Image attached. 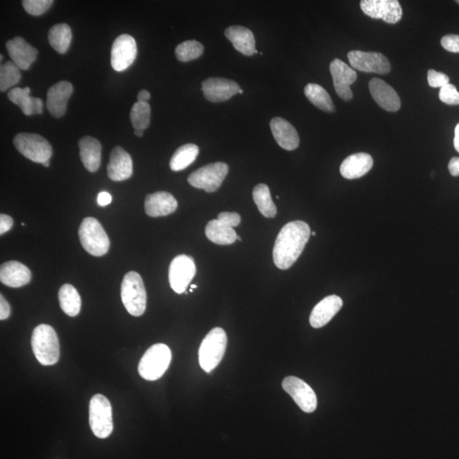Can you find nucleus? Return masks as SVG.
Here are the masks:
<instances>
[{"label":"nucleus","mask_w":459,"mask_h":459,"mask_svg":"<svg viewBox=\"0 0 459 459\" xmlns=\"http://www.w3.org/2000/svg\"><path fill=\"white\" fill-rule=\"evenodd\" d=\"M311 236L304 221L289 222L280 229L273 249V261L280 269H289L300 258Z\"/></svg>","instance_id":"nucleus-1"},{"label":"nucleus","mask_w":459,"mask_h":459,"mask_svg":"<svg viewBox=\"0 0 459 459\" xmlns=\"http://www.w3.org/2000/svg\"><path fill=\"white\" fill-rule=\"evenodd\" d=\"M32 349L43 366H52L60 358V344L56 331L47 324L35 327L32 335Z\"/></svg>","instance_id":"nucleus-2"},{"label":"nucleus","mask_w":459,"mask_h":459,"mask_svg":"<svg viewBox=\"0 0 459 459\" xmlns=\"http://www.w3.org/2000/svg\"><path fill=\"white\" fill-rule=\"evenodd\" d=\"M227 346V336L224 329L216 327L203 338L199 348V364L206 373L216 369L223 359Z\"/></svg>","instance_id":"nucleus-3"},{"label":"nucleus","mask_w":459,"mask_h":459,"mask_svg":"<svg viewBox=\"0 0 459 459\" xmlns=\"http://www.w3.org/2000/svg\"><path fill=\"white\" fill-rule=\"evenodd\" d=\"M172 358L169 346L156 344L145 351L140 360L138 371L141 378L148 381L159 380L169 369Z\"/></svg>","instance_id":"nucleus-4"},{"label":"nucleus","mask_w":459,"mask_h":459,"mask_svg":"<svg viewBox=\"0 0 459 459\" xmlns=\"http://www.w3.org/2000/svg\"><path fill=\"white\" fill-rule=\"evenodd\" d=\"M121 298L127 312L134 316H141L147 309V291L143 280L136 272H130L123 278Z\"/></svg>","instance_id":"nucleus-5"},{"label":"nucleus","mask_w":459,"mask_h":459,"mask_svg":"<svg viewBox=\"0 0 459 459\" xmlns=\"http://www.w3.org/2000/svg\"><path fill=\"white\" fill-rule=\"evenodd\" d=\"M79 236L83 249L93 256H103L108 252L110 239L96 218H83L79 229Z\"/></svg>","instance_id":"nucleus-6"},{"label":"nucleus","mask_w":459,"mask_h":459,"mask_svg":"<svg viewBox=\"0 0 459 459\" xmlns=\"http://www.w3.org/2000/svg\"><path fill=\"white\" fill-rule=\"evenodd\" d=\"M90 425L94 435L100 439L108 438L114 431L112 407L107 397L97 394L91 398Z\"/></svg>","instance_id":"nucleus-7"},{"label":"nucleus","mask_w":459,"mask_h":459,"mask_svg":"<svg viewBox=\"0 0 459 459\" xmlns=\"http://www.w3.org/2000/svg\"><path fill=\"white\" fill-rule=\"evenodd\" d=\"M13 143L18 152L32 162L43 165L52 156L53 150L50 142L39 134H18L14 136Z\"/></svg>","instance_id":"nucleus-8"},{"label":"nucleus","mask_w":459,"mask_h":459,"mask_svg":"<svg viewBox=\"0 0 459 459\" xmlns=\"http://www.w3.org/2000/svg\"><path fill=\"white\" fill-rule=\"evenodd\" d=\"M229 172L227 163L217 162L200 167L188 177L189 184L193 187L203 189L207 192H214L221 187Z\"/></svg>","instance_id":"nucleus-9"},{"label":"nucleus","mask_w":459,"mask_h":459,"mask_svg":"<svg viewBox=\"0 0 459 459\" xmlns=\"http://www.w3.org/2000/svg\"><path fill=\"white\" fill-rule=\"evenodd\" d=\"M196 272L195 261L192 257L185 254L178 255L170 265L169 280L171 289L176 294L187 292Z\"/></svg>","instance_id":"nucleus-10"},{"label":"nucleus","mask_w":459,"mask_h":459,"mask_svg":"<svg viewBox=\"0 0 459 459\" xmlns=\"http://www.w3.org/2000/svg\"><path fill=\"white\" fill-rule=\"evenodd\" d=\"M283 388L305 413L312 414L318 407V398L311 386L297 377L284 378Z\"/></svg>","instance_id":"nucleus-11"},{"label":"nucleus","mask_w":459,"mask_h":459,"mask_svg":"<svg viewBox=\"0 0 459 459\" xmlns=\"http://www.w3.org/2000/svg\"><path fill=\"white\" fill-rule=\"evenodd\" d=\"M348 59L352 68L360 72L378 74H387L391 72L388 58L381 53L352 50L348 53Z\"/></svg>","instance_id":"nucleus-12"},{"label":"nucleus","mask_w":459,"mask_h":459,"mask_svg":"<svg viewBox=\"0 0 459 459\" xmlns=\"http://www.w3.org/2000/svg\"><path fill=\"white\" fill-rule=\"evenodd\" d=\"M363 12L374 19L395 24L402 19V9L397 0H363L360 3Z\"/></svg>","instance_id":"nucleus-13"},{"label":"nucleus","mask_w":459,"mask_h":459,"mask_svg":"<svg viewBox=\"0 0 459 459\" xmlns=\"http://www.w3.org/2000/svg\"><path fill=\"white\" fill-rule=\"evenodd\" d=\"M137 45L136 40L129 34L119 36L112 43L111 51L112 68L116 72H123L129 68L136 60Z\"/></svg>","instance_id":"nucleus-14"},{"label":"nucleus","mask_w":459,"mask_h":459,"mask_svg":"<svg viewBox=\"0 0 459 459\" xmlns=\"http://www.w3.org/2000/svg\"><path fill=\"white\" fill-rule=\"evenodd\" d=\"M330 72L338 96L346 101L351 100L353 93L351 85L357 79L354 69L340 59H334L330 64Z\"/></svg>","instance_id":"nucleus-15"},{"label":"nucleus","mask_w":459,"mask_h":459,"mask_svg":"<svg viewBox=\"0 0 459 459\" xmlns=\"http://www.w3.org/2000/svg\"><path fill=\"white\" fill-rule=\"evenodd\" d=\"M204 97L211 102L225 101L239 92L238 83L224 78H210L202 83Z\"/></svg>","instance_id":"nucleus-16"},{"label":"nucleus","mask_w":459,"mask_h":459,"mask_svg":"<svg viewBox=\"0 0 459 459\" xmlns=\"http://www.w3.org/2000/svg\"><path fill=\"white\" fill-rule=\"evenodd\" d=\"M74 92L71 83L61 81L51 86L47 92L46 108L54 118L60 119L67 111L69 99Z\"/></svg>","instance_id":"nucleus-17"},{"label":"nucleus","mask_w":459,"mask_h":459,"mask_svg":"<svg viewBox=\"0 0 459 459\" xmlns=\"http://www.w3.org/2000/svg\"><path fill=\"white\" fill-rule=\"evenodd\" d=\"M369 90L371 97L380 108L388 112H397L400 108V99L396 91L380 79L370 80Z\"/></svg>","instance_id":"nucleus-18"},{"label":"nucleus","mask_w":459,"mask_h":459,"mask_svg":"<svg viewBox=\"0 0 459 459\" xmlns=\"http://www.w3.org/2000/svg\"><path fill=\"white\" fill-rule=\"evenodd\" d=\"M109 178L114 181L127 180L133 174V161L130 155L121 147L112 149L108 165Z\"/></svg>","instance_id":"nucleus-19"},{"label":"nucleus","mask_w":459,"mask_h":459,"mask_svg":"<svg viewBox=\"0 0 459 459\" xmlns=\"http://www.w3.org/2000/svg\"><path fill=\"white\" fill-rule=\"evenodd\" d=\"M6 49L12 61L21 70H28L37 59L38 50L21 37H16L6 43Z\"/></svg>","instance_id":"nucleus-20"},{"label":"nucleus","mask_w":459,"mask_h":459,"mask_svg":"<svg viewBox=\"0 0 459 459\" xmlns=\"http://www.w3.org/2000/svg\"><path fill=\"white\" fill-rule=\"evenodd\" d=\"M178 207L176 199L167 192H158L145 196V211L153 218L167 216L176 212Z\"/></svg>","instance_id":"nucleus-21"},{"label":"nucleus","mask_w":459,"mask_h":459,"mask_svg":"<svg viewBox=\"0 0 459 459\" xmlns=\"http://www.w3.org/2000/svg\"><path fill=\"white\" fill-rule=\"evenodd\" d=\"M343 300L337 295L327 296L312 309L309 316V323L314 329H320L327 325L334 316L340 311Z\"/></svg>","instance_id":"nucleus-22"},{"label":"nucleus","mask_w":459,"mask_h":459,"mask_svg":"<svg viewBox=\"0 0 459 459\" xmlns=\"http://www.w3.org/2000/svg\"><path fill=\"white\" fill-rule=\"evenodd\" d=\"M31 279L30 269L21 262L8 261L0 267V280L3 285L21 287L27 285Z\"/></svg>","instance_id":"nucleus-23"},{"label":"nucleus","mask_w":459,"mask_h":459,"mask_svg":"<svg viewBox=\"0 0 459 459\" xmlns=\"http://www.w3.org/2000/svg\"><path fill=\"white\" fill-rule=\"evenodd\" d=\"M374 165V159L367 153H355L346 158L340 166L341 176L354 180L365 176Z\"/></svg>","instance_id":"nucleus-24"},{"label":"nucleus","mask_w":459,"mask_h":459,"mask_svg":"<svg viewBox=\"0 0 459 459\" xmlns=\"http://www.w3.org/2000/svg\"><path fill=\"white\" fill-rule=\"evenodd\" d=\"M273 136L280 147L293 151L300 145L297 130L289 122L282 118H274L271 121Z\"/></svg>","instance_id":"nucleus-25"},{"label":"nucleus","mask_w":459,"mask_h":459,"mask_svg":"<svg viewBox=\"0 0 459 459\" xmlns=\"http://www.w3.org/2000/svg\"><path fill=\"white\" fill-rule=\"evenodd\" d=\"M225 37L231 41L234 48L245 56L251 57L257 53L252 31L241 26H232L225 29Z\"/></svg>","instance_id":"nucleus-26"},{"label":"nucleus","mask_w":459,"mask_h":459,"mask_svg":"<svg viewBox=\"0 0 459 459\" xmlns=\"http://www.w3.org/2000/svg\"><path fill=\"white\" fill-rule=\"evenodd\" d=\"M79 156L83 166L90 172H96L101 166V145L96 138L83 137L79 142Z\"/></svg>","instance_id":"nucleus-27"},{"label":"nucleus","mask_w":459,"mask_h":459,"mask_svg":"<svg viewBox=\"0 0 459 459\" xmlns=\"http://www.w3.org/2000/svg\"><path fill=\"white\" fill-rule=\"evenodd\" d=\"M30 93L29 87L24 89L17 87L10 90L8 98L21 109L25 115L41 114L43 109V101L40 98L30 96Z\"/></svg>","instance_id":"nucleus-28"},{"label":"nucleus","mask_w":459,"mask_h":459,"mask_svg":"<svg viewBox=\"0 0 459 459\" xmlns=\"http://www.w3.org/2000/svg\"><path fill=\"white\" fill-rule=\"evenodd\" d=\"M207 238L218 245H229L238 239L234 229L221 223L218 220L210 221L205 229Z\"/></svg>","instance_id":"nucleus-29"},{"label":"nucleus","mask_w":459,"mask_h":459,"mask_svg":"<svg viewBox=\"0 0 459 459\" xmlns=\"http://www.w3.org/2000/svg\"><path fill=\"white\" fill-rule=\"evenodd\" d=\"M58 298H59L61 308L65 314L72 316V318L79 314L80 309H81V298H80L78 290L71 284H64L63 286H61L59 294H58Z\"/></svg>","instance_id":"nucleus-30"},{"label":"nucleus","mask_w":459,"mask_h":459,"mask_svg":"<svg viewBox=\"0 0 459 459\" xmlns=\"http://www.w3.org/2000/svg\"><path fill=\"white\" fill-rule=\"evenodd\" d=\"M72 39L71 28L68 24L53 26L49 32V42L57 52L65 54L70 47Z\"/></svg>","instance_id":"nucleus-31"},{"label":"nucleus","mask_w":459,"mask_h":459,"mask_svg":"<svg viewBox=\"0 0 459 459\" xmlns=\"http://www.w3.org/2000/svg\"><path fill=\"white\" fill-rule=\"evenodd\" d=\"M199 153L198 145L187 144L178 147L170 159V166L173 171H181L187 169L195 162Z\"/></svg>","instance_id":"nucleus-32"},{"label":"nucleus","mask_w":459,"mask_h":459,"mask_svg":"<svg viewBox=\"0 0 459 459\" xmlns=\"http://www.w3.org/2000/svg\"><path fill=\"white\" fill-rule=\"evenodd\" d=\"M253 198L262 216L274 218L278 213L275 203H273L269 188L265 184H258L254 188Z\"/></svg>","instance_id":"nucleus-33"},{"label":"nucleus","mask_w":459,"mask_h":459,"mask_svg":"<svg viewBox=\"0 0 459 459\" xmlns=\"http://www.w3.org/2000/svg\"><path fill=\"white\" fill-rule=\"evenodd\" d=\"M305 96L315 105L316 108L324 112H332L334 111V105L329 94L323 87L316 83H309L305 88Z\"/></svg>","instance_id":"nucleus-34"},{"label":"nucleus","mask_w":459,"mask_h":459,"mask_svg":"<svg viewBox=\"0 0 459 459\" xmlns=\"http://www.w3.org/2000/svg\"><path fill=\"white\" fill-rule=\"evenodd\" d=\"M130 121L136 130H147L151 122V105L148 102H136L130 112Z\"/></svg>","instance_id":"nucleus-35"},{"label":"nucleus","mask_w":459,"mask_h":459,"mask_svg":"<svg viewBox=\"0 0 459 459\" xmlns=\"http://www.w3.org/2000/svg\"><path fill=\"white\" fill-rule=\"evenodd\" d=\"M21 69L13 61H7L0 67V90L1 92L12 88L21 80Z\"/></svg>","instance_id":"nucleus-36"},{"label":"nucleus","mask_w":459,"mask_h":459,"mask_svg":"<svg viewBox=\"0 0 459 459\" xmlns=\"http://www.w3.org/2000/svg\"><path fill=\"white\" fill-rule=\"evenodd\" d=\"M204 48L201 43L196 40H187L180 43L176 49L177 59L182 63H187L198 59L203 54Z\"/></svg>","instance_id":"nucleus-37"},{"label":"nucleus","mask_w":459,"mask_h":459,"mask_svg":"<svg viewBox=\"0 0 459 459\" xmlns=\"http://www.w3.org/2000/svg\"><path fill=\"white\" fill-rule=\"evenodd\" d=\"M53 3L52 0H24L23 6L28 14L38 17L45 13L52 6Z\"/></svg>","instance_id":"nucleus-38"},{"label":"nucleus","mask_w":459,"mask_h":459,"mask_svg":"<svg viewBox=\"0 0 459 459\" xmlns=\"http://www.w3.org/2000/svg\"><path fill=\"white\" fill-rule=\"evenodd\" d=\"M440 100L447 105H459V92L453 85H448L440 88L439 93Z\"/></svg>","instance_id":"nucleus-39"},{"label":"nucleus","mask_w":459,"mask_h":459,"mask_svg":"<svg viewBox=\"0 0 459 459\" xmlns=\"http://www.w3.org/2000/svg\"><path fill=\"white\" fill-rule=\"evenodd\" d=\"M449 76L433 69L428 71V83L432 88H442L449 83Z\"/></svg>","instance_id":"nucleus-40"},{"label":"nucleus","mask_w":459,"mask_h":459,"mask_svg":"<svg viewBox=\"0 0 459 459\" xmlns=\"http://www.w3.org/2000/svg\"><path fill=\"white\" fill-rule=\"evenodd\" d=\"M444 49L449 52L459 53V35L448 34L440 40Z\"/></svg>","instance_id":"nucleus-41"},{"label":"nucleus","mask_w":459,"mask_h":459,"mask_svg":"<svg viewBox=\"0 0 459 459\" xmlns=\"http://www.w3.org/2000/svg\"><path fill=\"white\" fill-rule=\"evenodd\" d=\"M217 220L229 227L234 228L238 227L241 222V216L235 212H222L218 214Z\"/></svg>","instance_id":"nucleus-42"},{"label":"nucleus","mask_w":459,"mask_h":459,"mask_svg":"<svg viewBox=\"0 0 459 459\" xmlns=\"http://www.w3.org/2000/svg\"><path fill=\"white\" fill-rule=\"evenodd\" d=\"M13 227V218L7 214H0V235L9 232Z\"/></svg>","instance_id":"nucleus-43"},{"label":"nucleus","mask_w":459,"mask_h":459,"mask_svg":"<svg viewBox=\"0 0 459 459\" xmlns=\"http://www.w3.org/2000/svg\"><path fill=\"white\" fill-rule=\"evenodd\" d=\"M10 306L8 303V301L6 300V298L3 296V294L0 295V320H6L10 318Z\"/></svg>","instance_id":"nucleus-44"},{"label":"nucleus","mask_w":459,"mask_h":459,"mask_svg":"<svg viewBox=\"0 0 459 459\" xmlns=\"http://www.w3.org/2000/svg\"><path fill=\"white\" fill-rule=\"evenodd\" d=\"M448 170H449L451 176H459V158L458 156H454L450 160Z\"/></svg>","instance_id":"nucleus-45"},{"label":"nucleus","mask_w":459,"mask_h":459,"mask_svg":"<svg viewBox=\"0 0 459 459\" xmlns=\"http://www.w3.org/2000/svg\"><path fill=\"white\" fill-rule=\"evenodd\" d=\"M112 196L109 194L108 192H102L99 193V195H98V204H99L100 206L101 207H105L108 205V204H110L112 203Z\"/></svg>","instance_id":"nucleus-46"},{"label":"nucleus","mask_w":459,"mask_h":459,"mask_svg":"<svg viewBox=\"0 0 459 459\" xmlns=\"http://www.w3.org/2000/svg\"><path fill=\"white\" fill-rule=\"evenodd\" d=\"M151 94L148 90H142L137 96L138 102H148L150 99Z\"/></svg>","instance_id":"nucleus-47"},{"label":"nucleus","mask_w":459,"mask_h":459,"mask_svg":"<svg viewBox=\"0 0 459 459\" xmlns=\"http://www.w3.org/2000/svg\"><path fill=\"white\" fill-rule=\"evenodd\" d=\"M454 147L459 152V123L455 127Z\"/></svg>","instance_id":"nucleus-48"},{"label":"nucleus","mask_w":459,"mask_h":459,"mask_svg":"<svg viewBox=\"0 0 459 459\" xmlns=\"http://www.w3.org/2000/svg\"><path fill=\"white\" fill-rule=\"evenodd\" d=\"M143 130H136L134 131V134H136V136L138 137H141L143 136Z\"/></svg>","instance_id":"nucleus-49"},{"label":"nucleus","mask_w":459,"mask_h":459,"mask_svg":"<svg viewBox=\"0 0 459 459\" xmlns=\"http://www.w3.org/2000/svg\"><path fill=\"white\" fill-rule=\"evenodd\" d=\"M43 165L45 166V167H49L50 166V161L43 163Z\"/></svg>","instance_id":"nucleus-50"},{"label":"nucleus","mask_w":459,"mask_h":459,"mask_svg":"<svg viewBox=\"0 0 459 459\" xmlns=\"http://www.w3.org/2000/svg\"><path fill=\"white\" fill-rule=\"evenodd\" d=\"M196 287H198V286L195 285V284H192V285H191V289H196Z\"/></svg>","instance_id":"nucleus-51"},{"label":"nucleus","mask_w":459,"mask_h":459,"mask_svg":"<svg viewBox=\"0 0 459 459\" xmlns=\"http://www.w3.org/2000/svg\"><path fill=\"white\" fill-rule=\"evenodd\" d=\"M236 240H239V241H242V238H240V236H238V239H236Z\"/></svg>","instance_id":"nucleus-52"},{"label":"nucleus","mask_w":459,"mask_h":459,"mask_svg":"<svg viewBox=\"0 0 459 459\" xmlns=\"http://www.w3.org/2000/svg\"><path fill=\"white\" fill-rule=\"evenodd\" d=\"M238 93H239V94H243V90H240Z\"/></svg>","instance_id":"nucleus-53"},{"label":"nucleus","mask_w":459,"mask_h":459,"mask_svg":"<svg viewBox=\"0 0 459 459\" xmlns=\"http://www.w3.org/2000/svg\"><path fill=\"white\" fill-rule=\"evenodd\" d=\"M312 235H313V236H316V232H312Z\"/></svg>","instance_id":"nucleus-54"},{"label":"nucleus","mask_w":459,"mask_h":459,"mask_svg":"<svg viewBox=\"0 0 459 459\" xmlns=\"http://www.w3.org/2000/svg\"><path fill=\"white\" fill-rule=\"evenodd\" d=\"M190 292L192 293V292H193V289H190Z\"/></svg>","instance_id":"nucleus-55"},{"label":"nucleus","mask_w":459,"mask_h":459,"mask_svg":"<svg viewBox=\"0 0 459 459\" xmlns=\"http://www.w3.org/2000/svg\"><path fill=\"white\" fill-rule=\"evenodd\" d=\"M456 2H457L458 3H459V0H457V1H456Z\"/></svg>","instance_id":"nucleus-56"}]
</instances>
